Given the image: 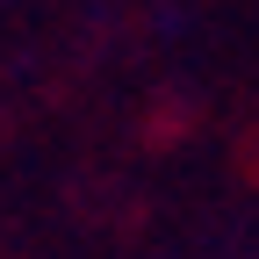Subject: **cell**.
Masks as SVG:
<instances>
[]
</instances>
